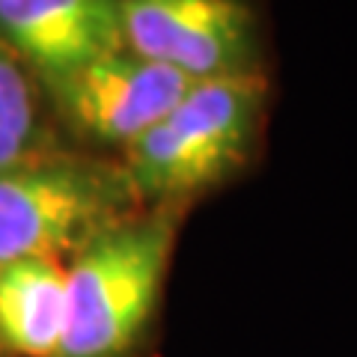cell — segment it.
<instances>
[{"mask_svg":"<svg viewBox=\"0 0 357 357\" xmlns=\"http://www.w3.org/2000/svg\"><path fill=\"white\" fill-rule=\"evenodd\" d=\"M268 77L194 84L176 107L126 146L122 170L140 203L185 206L244 170L262 140Z\"/></svg>","mask_w":357,"mask_h":357,"instance_id":"obj_1","label":"cell"},{"mask_svg":"<svg viewBox=\"0 0 357 357\" xmlns=\"http://www.w3.org/2000/svg\"><path fill=\"white\" fill-rule=\"evenodd\" d=\"M182 206L134 215L75 253L54 357H128L158 307Z\"/></svg>","mask_w":357,"mask_h":357,"instance_id":"obj_2","label":"cell"},{"mask_svg":"<svg viewBox=\"0 0 357 357\" xmlns=\"http://www.w3.org/2000/svg\"><path fill=\"white\" fill-rule=\"evenodd\" d=\"M137 206L122 164L42 152L0 170V265L77 253Z\"/></svg>","mask_w":357,"mask_h":357,"instance_id":"obj_3","label":"cell"},{"mask_svg":"<svg viewBox=\"0 0 357 357\" xmlns=\"http://www.w3.org/2000/svg\"><path fill=\"white\" fill-rule=\"evenodd\" d=\"M126 48L194 84L265 75V27L250 0H116Z\"/></svg>","mask_w":357,"mask_h":357,"instance_id":"obj_4","label":"cell"},{"mask_svg":"<svg viewBox=\"0 0 357 357\" xmlns=\"http://www.w3.org/2000/svg\"><path fill=\"white\" fill-rule=\"evenodd\" d=\"M60 119L98 146H131L164 119L194 81L119 48L45 84Z\"/></svg>","mask_w":357,"mask_h":357,"instance_id":"obj_5","label":"cell"},{"mask_svg":"<svg viewBox=\"0 0 357 357\" xmlns=\"http://www.w3.org/2000/svg\"><path fill=\"white\" fill-rule=\"evenodd\" d=\"M0 42L42 84L126 48L116 0H0Z\"/></svg>","mask_w":357,"mask_h":357,"instance_id":"obj_6","label":"cell"},{"mask_svg":"<svg viewBox=\"0 0 357 357\" xmlns=\"http://www.w3.org/2000/svg\"><path fill=\"white\" fill-rule=\"evenodd\" d=\"M66 325V271L57 259L0 265V349L54 357Z\"/></svg>","mask_w":357,"mask_h":357,"instance_id":"obj_7","label":"cell"},{"mask_svg":"<svg viewBox=\"0 0 357 357\" xmlns=\"http://www.w3.org/2000/svg\"><path fill=\"white\" fill-rule=\"evenodd\" d=\"M39 105L24 66L0 42V170L42 155Z\"/></svg>","mask_w":357,"mask_h":357,"instance_id":"obj_8","label":"cell"}]
</instances>
